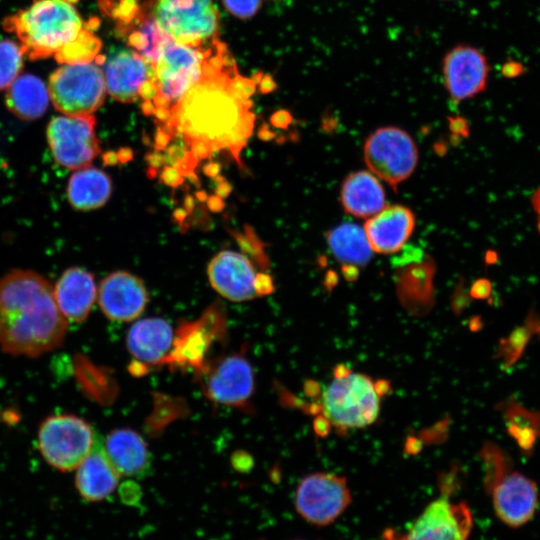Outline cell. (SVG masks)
Masks as SVG:
<instances>
[{"instance_id":"cell-1","label":"cell","mask_w":540,"mask_h":540,"mask_svg":"<svg viewBox=\"0 0 540 540\" xmlns=\"http://www.w3.org/2000/svg\"><path fill=\"white\" fill-rule=\"evenodd\" d=\"M254 84L238 74L225 45L217 41L202 76L171 110L159 131L167 137L168 145L175 138L182 140L197 163L223 151L242 167L240 153L255 121L250 101Z\"/></svg>"},{"instance_id":"cell-2","label":"cell","mask_w":540,"mask_h":540,"mask_svg":"<svg viewBox=\"0 0 540 540\" xmlns=\"http://www.w3.org/2000/svg\"><path fill=\"white\" fill-rule=\"evenodd\" d=\"M68 320L50 282L32 270H12L0 278V348L36 357L64 341Z\"/></svg>"},{"instance_id":"cell-3","label":"cell","mask_w":540,"mask_h":540,"mask_svg":"<svg viewBox=\"0 0 540 540\" xmlns=\"http://www.w3.org/2000/svg\"><path fill=\"white\" fill-rule=\"evenodd\" d=\"M4 27L16 34L24 54L36 60L55 55L84 25L70 0H35L8 17Z\"/></svg>"},{"instance_id":"cell-4","label":"cell","mask_w":540,"mask_h":540,"mask_svg":"<svg viewBox=\"0 0 540 540\" xmlns=\"http://www.w3.org/2000/svg\"><path fill=\"white\" fill-rule=\"evenodd\" d=\"M385 389L367 374L339 365L322 392V415L330 425L340 430L368 427L379 416Z\"/></svg>"},{"instance_id":"cell-5","label":"cell","mask_w":540,"mask_h":540,"mask_svg":"<svg viewBox=\"0 0 540 540\" xmlns=\"http://www.w3.org/2000/svg\"><path fill=\"white\" fill-rule=\"evenodd\" d=\"M480 456L485 471L484 485L496 515L511 527L527 523L538 504L536 483L514 470L509 456L495 444H485Z\"/></svg>"},{"instance_id":"cell-6","label":"cell","mask_w":540,"mask_h":540,"mask_svg":"<svg viewBox=\"0 0 540 540\" xmlns=\"http://www.w3.org/2000/svg\"><path fill=\"white\" fill-rule=\"evenodd\" d=\"M218 40L192 46L169 42L154 66L155 97L149 103L151 113L164 122L186 92L200 79Z\"/></svg>"},{"instance_id":"cell-7","label":"cell","mask_w":540,"mask_h":540,"mask_svg":"<svg viewBox=\"0 0 540 540\" xmlns=\"http://www.w3.org/2000/svg\"><path fill=\"white\" fill-rule=\"evenodd\" d=\"M105 80L97 64H63L48 83L54 107L64 115L93 114L104 102Z\"/></svg>"},{"instance_id":"cell-8","label":"cell","mask_w":540,"mask_h":540,"mask_svg":"<svg viewBox=\"0 0 540 540\" xmlns=\"http://www.w3.org/2000/svg\"><path fill=\"white\" fill-rule=\"evenodd\" d=\"M95 441L91 426L71 414L46 418L38 431V447L46 462L57 470L75 469L88 455Z\"/></svg>"},{"instance_id":"cell-9","label":"cell","mask_w":540,"mask_h":540,"mask_svg":"<svg viewBox=\"0 0 540 540\" xmlns=\"http://www.w3.org/2000/svg\"><path fill=\"white\" fill-rule=\"evenodd\" d=\"M152 15L176 42L201 46L215 40L219 16L213 0H155Z\"/></svg>"},{"instance_id":"cell-10","label":"cell","mask_w":540,"mask_h":540,"mask_svg":"<svg viewBox=\"0 0 540 540\" xmlns=\"http://www.w3.org/2000/svg\"><path fill=\"white\" fill-rule=\"evenodd\" d=\"M363 152L370 171L394 189L413 173L418 161L414 140L395 126L381 127L371 133Z\"/></svg>"},{"instance_id":"cell-11","label":"cell","mask_w":540,"mask_h":540,"mask_svg":"<svg viewBox=\"0 0 540 540\" xmlns=\"http://www.w3.org/2000/svg\"><path fill=\"white\" fill-rule=\"evenodd\" d=\"M352 501L345 477L315 472L305 476L295 495L298 514L308 523L324 527L335 522Z\"/></svg>"},{"instance_id":"cell-12","label":"cell","mask_w":540,"mask_h":540,"mask_svg":"<svg viewBox=\"0 0 540 540\" xmlns=\"http://www.w3.org/2000/svg\"><path fill=\"white\" fill-rule=\"evenodd\" d=\"M95 125L93 114L52 118L47 140L55 161L71 170L90 165L100 152Z\"/></svg>"},{"instance_id":"cell-13","label":"cell","mask_w":540,"mask_h":540,"mask_svg":"<svg viewBox=\"0 0 540 540\" xmlns=\"http://www.w3.org/2000/svg\"><path fill=\"white\" fill-rule=\"evenodd\" d=\"M104 80L108 93L121 102H132L142 97L152 101L154 66L136 50L119 48L104 60Z\"/></svg>"},{"instance_id":"cell-14","label":"cell","mask_w":540,"mask_h":540,"mask_svg":"<svg viewBox=\"0 0 540 540\" xmlns=\"http://www.w3.org/2000/svg\"><path fill=\"white\" fill-rule=\"evenodd\" d=\"M444 84L450 98L459 103L486 89L489 65L485 55L475 47L458 45L443 59Z\"/></svg>"},{"instance_id":"cell-15","label":"cell","mask_w":540,"mask_h":540,"mask_svg":"<svg viewBox=\"0 0 540 540\" xmlns=\"http://www.w3.org/2000/svg\"><path fill=\"white\" fill-rule=\"evenodd\" d=\"M472 514L463 502L441 497L432 501L408 527L404 539H465L472 529Z\"/></svg>"},{"instance_id":"cell-16","label":"cell","mask_w":540,"mask_h":540,"mask_svg":"<svg viewBox=\"0 0 540 540\" xmlns=\"http://www.w3.org/2000/svg\"><path fill=\"white\" fill-rule=\"evenodd\" d=\"M98 301L108 318L130 321L143 312L148 294L140 278L126 271H115L102 280Z\"/></svg>"},{"instance_id":"cell-17","label":"cell","mask_w":540,"mask_h":540,"mask_svg":"<svg viewBox=\"0 0 540 540\" xmlns=\"http://www.w3.org/2000/svg\"><path fill=\"white\" fill-rule=\"evenodd\" d=\"M211 286L224 298L245 301L259 296L255 288L257 272L251 261L235 251H221L208 265Z\"/></svg>"},{"instance_id":"cell-18","label":"cell","mask_w":540,"mask_h":540,"mask_svg":"<svg viewBox=\"0 0 540 540\" xmlns=\"http://www.w3.org/2000/svg\"><path fill=\"white\" fill-rule=\"evenodd\" d=\"M253 389V369L249 361L241 355L225 357L210 372L206 383L208 397L225 405L245 403Z\"/></svg>"},{"instance_id":"cell-19","label":"cell","mask_w":540,"mask_h":540,"mask_svg":"<svg viewBox=\"0 0 540 540\" xmlns=\"http://www.w3.org/2000/svg\"><path fill=\"white\" fill-rule=\"evenodd\" d=\"M414 227L413 212L405 206L393 205L370 217L364 230L373 251L390 254L403 248Z\"/></svg>"},{"instance_id":"cell-20","label":"cell","mask_w":540,"mask_h":540,"mask_svg":"<svg viewBox=\"0 0 540 540\" xmlns=\"http://www.w3.org/2000/svg\"><path fill=\"white\" fill-rule=\"evenodd\" d=\"M435 263L429 256L397 267L396 291L402 306L410 313L423 315L434 301Z\"/></svg>"},{"instance_id":"cell-21","label":"cell","mask_w":540,"mask_h":540,"mask_svg":"<svg viewBox=\"0 0 540 540\" xmlns=\"http://www.w3.org/2000/svg\"><path fill=\"white\" fill-rule=\"evenodd\" d=\"M54 296L67 320L83 321L90 313L97 297L93 275L79 267L65 270L56 283Z\"/></svg>"},{"instance_id":"cell-22","label":"cell","mask_w":540,"mask_h":540,"mask_svg":"<svg viewBox=\"0 0 540 540\" xmlns=\"http://www.w3.org/2000/svg\"><path fill=\"white\" fill-rule=\"evenodd\" d=\"M76 468L75 485L87 501L103 500L118 484L120 473L96 438L90 452Z\"/></svg>"},{"instance_id":"cell-23","label":"cell","mask_w":540,"mask_h":540,"mask_svg":"<svg viewBox=\"0 0 540 540\" xmlns=\"http://www.w3.org/2000/svg\"><path fill=\"white\" fill-rule=\"evenodd\" d=\"M173 341L171 325L158 317L139 320L130 328L127 336L129 352L145 364L164 361Z\"/></svg>"},{"instance_id":"cell-24","label":"cell","mask_w":540,"mask_h":540,"mask_svg":"<svg viewBox=\"0 0 540 540\" xmlns=\"http://www.w3.org/2000/svg\"><path fill=\"white\" fill-rule=\"evenodd\" d=\"M340 200L344 210L358 218H370L385 207V192L378 179L366 171L351 173L343 182Z\"/></svg>"},{"instance_id":"cell-25","label":"cell","mask_w":540,"mask_h":540,"mask_svg":"<svg viewBox=\"0 0 540 540\" xmlns=\"http://www.w3.org/2000/svg\"><path fill=\"white\" fill-rule=\"evenodd\" d=\"M220 320L218 309L211 307L198 322L182 325L173 341L169 361L179 365L199 364L212 340L213 327Z\"/></svg>"},{"instance_id":"cell-26","label":"cell","mask_w":540,"mask_h":540,"mask_svg":"<svg viewBox=\"0 0 540 540\" xmlns=\"http://www.w3.org/2000/svg\"><path fill=\"white\" fill-rule=\"evenodd\" d=\"M112 192L111 178L90 165L76 169L67 185V197L73 208L89 211L103 206Z\"/></svg>"},{"instance_id":"cell-27","label":"cell","mask_w":540,"mask_h":540,"mask_svg":"<svg viewBox=\"0 0 540 540\" xmlns=\"http://www.w3.org/2000/svg\"><path fill=\"white\" fill-rule=\"evenodd\" d=\"M104 449L120 475L140 474L149 462L145 441L131 429L113 430L105 440Z\"/></svg>"},{"instance_id":"cell-28","label":"cell","mask_w":540,"mask_h":540,"mask_svg":"<svg viewBox=\"0 0 540 540\" xmlns=\"http://www.w3.org/2000/svg\"><path fill=\"white\" fill-rule=\"evenodd\" d=\"M49 93L38 77L26 74L17 77L8 87L6 105L17 117L34 120L47 109Z\"/></svg>"},{"instance_id":"cell-29","label":"cell","mask_w":540,"mask_h":540,"mask_svg":"<svg viewBox=\"0 0 540 540\" xmlns=\"http://www.w3.org/2000/svg\"><path fill=\"white\" fill-rule=\"evenodd\" d=\"M327 242L334 256L342 264L357 267L365 265L373 251L364 228L353 223H344L330 230Z\"/></svg>"},{"instance_id":"cell-30","label":"cell","mask_w":540,"mask_h":540,"mask_svg":"<svg viewBox=\"0 0 540 540\" xmlns=\"http://www.w3.org/2000/svg\"><path fill=\"white\" fill-rule=\"evenodd\" d=\"M129 29L128 44L153 66L164 47L173 41V38L158 25L152 13L142 11L136 13L135 22Z\"/></svg>"},{"instance_id":"cell-31","label":"cell","mask_w":540,"mask_h":540,"mask_svg":"<svg viewBox=\"0 0 540 540\" xmlns=\"http://www.w3.org/2000/svg\"><path fill=\"white\" fill-rule=\"evenodd\" d=\"M101 48L99 39L88 29L83 28L69 43L55 53L62 64L88 63L94 60Z\"/></svg>"},{"instance_id":"cell-32","label":"cell","mask_w":540,"mask_h":540,"mask_svg":"<svg viewBox=\"0 0 540 540\" xmlns=\"http://www.w3.org/2000/svg\"><path fill=\"white\" fill-rule=\"evenodd\" d=\"M24 52L12 40L0 41V90L8 88L18 77L23 67Z\"/></svg>"},{"instance_id":"cell-33","label":"cell","mask_w":540,"mask_h":540,"mask_svg":"<svg viewBox=\"0 0 540 540\" xmlns=\"http://www.w3.org/2000/svg\"><path fill=\"white\" fill-rule=\"evenodd\" d=\"M226 9L234 16L246 19L253 16L266 0H222Z\"/></svg>"},{"instance_id":"cell-34","label":"cell","mask_w":540,"mask_h":540,"mask_svg":"<svg viewBox=\"0 0 540 540\" xmlns=\"http://www.w3.org/2000/svg\"><path fill=\"white\" fill-rule=\"evenodd\" d=\"M255 288L258 295H266L274 290V285L271 276L265 273H257L255 280Z\"/></svg>"},{"instance_id":"cell-35","label":"cell","mask_w":540,"mask_h":540,"mask_svg":"<svg viewBox=\"0 0 540 540\" xmlns=\"http://www.w3.org/2000/svg\"><path fill=\"white\" fill-rule=\"evenodd\" d=\"M162 180L171 186H177L183 182V175L174 166H167L161 174Z\"/></svg>"},{"instance_id":"cell-36","label":"cell","mask_w":540,"mask_h":540,"mask_svg":"<svg viewBox=\"0 0 540 540\" xmlns=\"http://www.w3.org/2000/svg\"><path fill=\"white\" fill-rule=\"evenodd\" d=\"M450 122V129L458 134L463 133L466 131V124L465 121L462 118L456 117V118H449Z\"/></svg>"},{"instance_id":"cell-37","label":"cell","mask_w":540,"mask_h":540,"mask_svg":"<svg viewBox=\"0 0 540 540\" xmlns=\"http://www.w3.org/2000/svg\"><path fill=\"white\" fill-rule=\"evenodd\" d=\"M359 270L357 266L350 264H343V274L346 279L352 281L357 278Z\"/></svg>"},{"instance_id":"cell-38","label":"cell","mask_w":540,"mask_h":540,"mask_svg":"<svg viewBox=\"0 0 540 540\" xmlns=\"http://www.w3.org/2000/svg\"><path fill=\"white\" fill-rule=\"evenodd\" d=\"M532 206L537 215V225L540 232V188L532 196Z\"/></svg>"},{"instance_id":"cell-39","label":"cell","mask_w":540,"mask_h":540,"mask_svg":"<svg viewBox=\"0 0 540 540\" xmlns=\"http://www.w3.org/2000/svg\"><path fill=\"white\" fill-rule=\"evenodd\" d=\"M276 118L278 119L276 124L280 127L287 126L291 120V117L287 112H280Z\"/></svg>"}]
</instances>
